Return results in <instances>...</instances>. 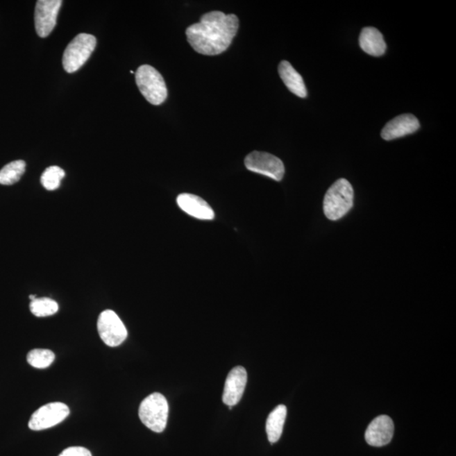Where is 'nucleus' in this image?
Listing matches in <instances>:
<instances>
[{"label": "nucleus", "mask_w": 456, "mask_h": 456, "mask_svg": "<svg viewBox=\"0 0 456 456\" xmlns=\"http://www.w3.org/2000/svg\"><path fill=\"white\" fill-rule=\"evenodd\" d=\"M239 26L237 15L212 11L203 15L200 22L187 28V40L194 51L203 56H218L231 45Z\"/></svg>", "instance_id": "f257e3e1"}, {"label": "nucleus", "mask_w": 456, "mask_h": 456, "mask_svg": "<svg viewBox=\"0 0 456 456\" xmlns=\"http://www.w3.org/2000/svg\"><path fill=\"white\" fill-rule=\"evenodd\" d=\"M354 191L345 178L338 179L327 190L323 198V213L329 220L337 221L345 217L353 206Z\"/></svg>", "instance_id": "f03ea898"}, {"label": "nucleus", "mask_w": 456, "mask_h": 456, "mask_svg": "<svg viewBox=\"0 0 456 456\" xmlns=\"http://www.w3.org/2000/svg\"><path fill=\"white\" fill-rule=\"evenodd\" d=\"M169 407L165 396L160 393L151 394L144 399L139 408V416L146 427L155 432L164 431Z\"/></svg>", "instance_id": "7ed1b4c3"}, {"label": "nucleus", "mask_w": 456, "mask_h": 456, "mask_svg": "<svg viewBox=\"0 0 456 456\" xmlns=\"http://www.w3.org/2000/svg\"><path fill=\"white\" fill-rule=\"evenodd\" d=\"M137 87L145 99L153 105L164 103L167 89L164 79L152 66L144 65L135 73Z\"/></svg>", "instance_id": "20e7f679"}, {"label": "nucleus", "mask_w": 456, "mask_h": 456, "mask_svg": "<svg viewBox=\"0 0 456 456\" xmlns=\"http://www.w3.org/2000/svg\"><path fill=\"white\" fill-rule=\"evenodd\" d=\"M96 45V39L92 35H78L65 50L63 66L66 72L74 73L80 69L91 57Z\"/></svg>", "instance_id": "39448f33"}, {"label": "nucleus", "mask_w": 456, "mask_h": 456, "mask_svg": "<svg viewBox=\"0 0 456 456\" xmlns=\"http://www.w3.org/2000/svg\"><path fill=\"white\" fill-rule=\"evenodd\" d=\"M244 164L253 173L264 175L276 181L282 180L285 174L282 160L267 152H251L245 158Z\"/></svg>", "instance_id": "423d86ee"}, {"label": "nucleus", "mask_w": 456, "mask_h": 456, "mask_svg": "<svg viewBox=\"0 0 456 456\" xmlns=\"http://www.w3.org/2000/svg\"><path fill=\"white\" fill-rule=\"evenodd\" d=\"M97 330L101 340L111 348L120 346L128 337L126 326L119 315L110 310H105L99 315Z\"/></svg>", "instance_id": "0eeeda50"}, {"label": "nucleus", "mask_w": 456, "mask_h": 456, "mask_svg": "<svg viewBox=\"0 0 456 456\" xmlns=\"http://www.w3.org/2000/svg\"><path fill=\"white\" fill-rule=\"evenodd\" d=\"M67 405L53 403L44 405L35 412L29 421L28 427L34 431L48 430L63 422L69 415Z\"/></svg>", "instance_id": "6e6552de"}, {"label": "nucleus", "mask_w": 456, "mask_h": 456, "mask_svg": "<svg viewBox=\"0 0 456 456\" xmlns=\"http://www.w3.org/2000/svg\"><path fill=\"white\" fill-rule=\"evenodd\" d=\"M61 0H39L35 9V27L39 37H47L57 24Z\"/></svg>", "instance_id": "1a4fd4ad"}, {"label": "nucleus", "mask_w": 456, "mask_h": 456, "mask_svg": "<svg viewBox=\"0 0 456 456\" xmlns=\"http://www.w3.org/2000/svg\"><path fill=\"white\" fill-rule=\"evenodd\" d=\"M247 380L246 369L244 367L239 366L230 371L225 382L223 396H222L224 404L233 407L239 403L246 387Z\"/></svg>", "instance_id": "9d476101"}, {"label": "nucleus", "mask_w": 456, "mask_h": 456, "mask_svg": "<svg viewBox=\"0 0 456 456\" xmlns=\"http://www.w3.org/2000/svg\"><path fill=\"white\" fill-rule=\"evenodd\" d=\"M394 423L387 415L377 416L369 425L365 432V439L369 446L382 447L391 443L394 435Z\"/></svg>", "instance_id": "9b49d317"}, {"label": "nucleus", "mask_w": 456, "mask_h": 456, "mask_svg": "<svg viewBox=\"0 0 456 456\" xmlns=\"http://www.w3.org/2000/svg\"><path fill=\"white\" fill-rule=\"evenodd\" d=\"M420 128V123L414 115L407 114L396 117L385 124L381 132L382 138L392 140L415 133Z\"/></svg>", "instance_id": "f8f14e48"}, {"label": "nucleus", "mask_w": 456, "mask_h": 456, "mask_svg": "<svg viewBox=\"0 0 456 456\" xmlns=\"http://www.w3.org/2000/svg\"><path fill=\"white\" fill-rule=\"evenodd\" d=\"M177 203L181 210L197 219L210 221L215 218V212L208 203L194 194H179Z\"/></svg>", "instance_id": "ddd939ff"}, {"label": "nucleus", "mask_w": 456, "mask_h": 456, "mask_svg": "<svg viewBox=\"0 0 456 456\" xmlns=\"http://www.w3.org/2000/svg\"><path fill=\"white\" fill-rule=\"evenodd\" d=\"M360 44L361 49L366 53L374 57L383 56L387 50V44L384 40L383 35L374 27H365L362 29Z\"/></svg>", "instance_id": "4468645a"}, {"label": "nucleus", "mask_w": 456, "mask_h": 456, "mask_svg": "<svg viewBox=\"0 0 456 456\" xmlns=\"http://www.w3.org/2000/svg\"><path fill=\"white\" fill-rule=\"evenodd\" d=\"M278 72L284 84L286 85V87L289 89L291 92L301 97V99L307 96V89L303 77L300 76L297 70L292 67L289 62H280Z\"/></svg>", "instance_id": "2eb2a0df"}, {"label": "nucleus", "mask_w": 456, "mask_h": 456, "mask_svg": "<svg viewBox=\"0 0 456 456\" xmlns=\"http://www.w3.org/2000/svg\"><path fill=\"white\" fill-rule=\"evenodd\" d=\"M287 412L286 405H279L268 416L266 428L269 441L271 444L278 442L282 434Z\"/></svg>", "instance_id": "dca6fc26"}, {"label": "nucleus", "mask_w": 456, "mask_h": 456, "mask_svg": "<svg viewBox=\"0 0 456 456\" xmlns=\"http://www.w3.org/2000/svg\"><path fill=\"white\" fill-rule=\"evenodd\" d=\"M26 162L17 160L6 165L0 170V185H12L17 183L24 174Z\"/></svg>", "instance_id": "f3484780"}, {"label": "nucleus", "mask_w": 456, "mask_h": 456, "mask_svg": "<svg viewBox=\"0 0 456 456\" xmlns=\"http://www.w3.org/2000/svg\"><path fill=\"white\" fill-rule=\"evenodd\" d=\"M56 360V355L52 351L47 349H34L27 354V362L36 369H47Z\"/></svg>", "instance_id": "a211bd4d"}, {"label": "nucleus", "mask_w": 456, "mask_h": 456, "mask_svg": "<svg viewBox=\"0 0 456 456\" xmlns=\"http://www.w3.org/2000/svg\"><path fill=\"white\" fill-rule=\"evenodd\" d=\"M31 312L37 317H47L56 314L58 304L49 298H36L30 304Z\"/></svg>", "instance_id": "6ab92c4d"}, {"label": "nucleus", "mask_w": 456, "mask_h": 456, "mask_svg": "<svg viewBox=\"0 0 456 456\" xmlns=\"http://www.w3.org/2000/svg\"><path fill=\"white\" fill-rule=\"evenodd\" d=\"M65 176V171L61 167L58 166L49 167L42 174L41 183L46 189L56 190L60 188L62 179Z\"/></svg>", "instance_id": "aec40b11"}, {"label": "nucleus", "mask_w": 456, "mask_h": 456, "mask_svg": "<svg viewBox=\"0 0 456 456\" xmlns=\"http://www.w3.org/2000/svg\"><path fill=\"white\" fill-rule=\"evenodd\" d=\"M58 456H92L91 452L84 447H69Z\"/></svg>", "instance_id": "412c9836"}, {"label": "nucleus", "mask_w": 456, "mask_h": 456, "mask_svg": "<svg viewBox=\"0 0 456 456\" xmlns=\"http://www.w3.org/2000/svg\"><path fill=\"white\" fill-rule=\"evenodd\" d=\"M29 298H30L31 300H32V301H33V300L37 298L36 296H34V295H31Z\"/></svg>", "instance_id": "4be33fe9"}]
</instances>
